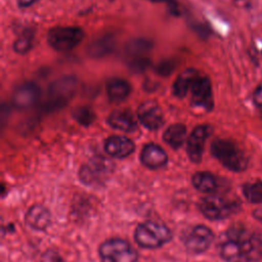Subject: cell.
Wrapping results in <instances>:
<instances>
[{
	"label": "cell",
	"instance_id": "obj_1",
	"mask_svg": "<svg viewBox=\"0 0 262 262\" xmlns=\"http://www.w3.org/2000/svg\"><path fill=\"white\" fill-rule=\"evenodd\" d=\"M217 250L226 262H258L262 260V237L243 226H233L220 235Z\"/></svg>",
	"mask_w": 262,
	"mask_h": 262
},
{
	"label": "cell",
	"instance_id": "obj_2",
	"mask_svg": "<svg viewBox=\"0 0 262 262\" xmlns=\"http://www.w3.org/2000/svg\"><path fill=\"white\" fill-rule=\"evenodd\" d=\"M211 154L226 169L232 172H242L249 165V158L244 150L232 140L217 138L211 144Z\"/></svg>",
	"mask_w": 262,
	"mask_h": 262
},
{
	"label": "cell",
	"instance_id": "obj_3",
	"mask_svg": "<svg viewBox=\"0 0 262 262\" xmlns=\"http://www.w3.org/2000/svg\"><path fill=\"white\" fill-rule=\"evenodd\" d=\"M77 87L78 81L74 76H66L53 81L47 88L42 110L51 113L64 107L74 97Z\"/></svg>",
	"mask_w": 262,
	"mask_h": 262
},
{
	"label": "cell",
	"instance_id": "obj_4",
	"mask_svg": "<svg viewBox=\"0 0 262 262\" xmlns=\"http://www.w3.org/2000/svg\"><path fill=\"white\" fill-rule=\"evenodd\" d=\"M172 238L170 229L159 222L145 221L140 223L134 232V239L141 248L156 249L164 246Z\"/></svg>",
	"mask_w": 262,
	"mask_h": 262
},
{
	"label": "cell",
	"instance_id": "obj_5",
	"mask_svg": "<svg viewBox=\"0 0 262 262\" xmlns=\"http://www.w3.org/2000/svg\"><path fill=\"white\" fill-rule=\"evenodd\" d=\"M199 208L202 214L208 219L222 220L235 214L241 208V203L236 199L209 195L200 201Z\"/></svg>",
	"mask_w": 262,
	"mask_h": 262
},
{
	"label": "cell",
	"instance_id": "obj_6",
	"mask_svg": "<svg viewBox=\"0 0 262 262\" xmlns=\"http://www.w3.org/2000/svg\"><path fill=\"white\" fill-rule=\"evenodd\" d=\"M84 38V32L79 27H55L47 34L50 47L58 52H67L79 45Z\"/></svg>",
	"mask_w": 262,
	"mask_h": 262
},
{
	"label": "cell",
	"instance_id": "obj_7",
	"mask_svg": "<svg viewBox=\"0 0 262 262\" xmlns=\"http://www.w3.org/2000/svg\"><path fill=\"white\" fill-rule=\"evenodd\" d=\"M101 262H136L137 252L124 239L111 238L99 247Z\"/></svg>",
	"mask_w": 262,
	"mask_h": 262
},
{
	"label": "cell",
	"instance_id": "obj_8",
	"mask_svg": "<svg viewBox=\"0 0 262 262\" xmlns=\"http://www.w3.org/2000/svg\"><path fill=\"white\" fill-rule=\"evenodd\" d=\"M113 171L112 163L102 158L94 157L81 167L80 179L87 185H99L104 182Z\"/></svg>",
	"mask_w": 262,
	"mask_h": 262
},
{
	"label": "cell",
	"instance_id": "obj_9",
	"mask_svg": "<svg viewBox=\"0 0 262 262\" xmlns=\"http://www.w3.org/2000/svg\"><path fill=\"white\" fill-rule=\"evenodd\" d=\"M214 241L211 229L205 225L192 227L184 236V246L192 254H201L207 251Z\"/></svg>",
	"mask_w": 262,
	"mask_h": 262
},
{
	"label": "cell",
	"instance_id": "obj_10",
	"mask_svg": "<svg viewBox=\"0 0 262 262\" xmlns=\"http://www.w3.org/2000/svg\"><path fill=\"white\" fill-rule=\"evenodd\" d=\"M213 133V127L209 124L196 126L187 138V156L193 163H200L203 158L204 147L207 139Z\"/></svg>",
	"mask_w": 262,
	"mask_h": 262
},
{
	"label": "cell",
	"instance_id": "obj_11",
	"mask_svg": "<svg viewBox=\"0 0 262 262\" xmlns=\"http://www.w3.org/2000/svg\"><path fill=\"white\" fill-rule=\"evenodd\" d=\"M191 103L196 106L204 108L208 112L214 107V98L211 80L207 76L199 75L194 80L191 88Z\"/></svg>",
	"mask_w": 262,
	"mask_h": 262
},
{
	"label": "cell",
	"instance_id": "obj_12",
	"mask_svg": "<svg viewBox=\"0 0 262 262\" xmlns=\"http://www.w3.org/2000/svg\"><path fill=\"white\" fill-rule=\"evenodd\" d=\"M41 91L34 82H24L16 86L12 93V103L18 110H26L35 105L40 98Z\"/></svg>",
	"mask_w": 262,
	"mask_h": 262
},
{
	"label": "cell",
	"instance_id": "obj_13",
	"mask_svg": "<svg viewBox=\"0 0 262 262\" xmlns=\"http://www.w3.org/2000/svg\"><path fill=\"white\" fill-rule=\"evenodd\" d=\"M138 120L148 130H157L164 124V116L160 105L154 100L142 102L137 110Z\"/></svg>",
	"mask_w": 262,
	"mask_h": 262
},
{
	"label": "cell",
	"instance_id": "obj_14",
	"mask_svg": "<svg viewBox=\"0 0 262 262\" xmlns=\"http://www.w3.org/2000/svg\"><path fill=\"white\" fill-rule=\"evenodd\" d=\"M104 149L111 157L123 159L130 156L134 151L135 145L133 141L126 136L113 135L105 140Z\"/></svg>",
	"mask_w": 262,
	"mask_h": 262
},
{
	"label": "cell",
	"instance_id": "obj_15",
	"mask_svg": "<svg viewBox=\"0 0 262 262\" xmlns=\"http://www.w3.org/2000/svg\"><path fill=\"white\" fill-rule=\"evenodd\" d=\"M141 163L149 169H159L166 165L168 156L166 151L156 143L144 145L140 154Z\"/></svg>",
	"mask_w": 262,
	"mask_h": 262
},
{
	"label": "cell",
	"instance_id": "obj_16",
	"mask_svg": "<svg viewBox=\"0 0 262 262\" xmlns=\"http://www.w3.org/2000/svg\"><path fill=\"white\" fill-rule=\"evenodd\" d=\"M116 48V38L112 34H104L94 39L87 47V53L93 58H101L111 54Z\"/></svg>",
	"mask_w": 262,
	"mask_h": 262
},
{
	"label": "cell",
	"instance_id": "obj_17",
	"mask_svg": "<svg viewBox=\"0 0 262 262\" xmlns=\"http://www.w3.org/2000/svg\"><path fill=\"white\" fill-rule=\"evenodd\" d=\"M26 223L33 229L43 230L50 223V213L42 205L32 206L25 216Z\"/></svg>",
	"mask_w": 262,
	"mask_h": 262
},
{
	"label": "cell",
	"instance_id": "obj_18",
	"mask_svg": "<svg viewBox=\"0 0 262 262\" xmlns=\"http://www.w3.org/2000/svg\"><path fill=\"white\" fill-rule=\"evenodd\" d=\"M107 123L112 128L124 132H133L137 127L133 115L127 110L114 111L108 116Z\"/></svg>",
	"mask_w": 262,
	"mask_h": 262
},
{
	"label": "cell",
	"instance_id": "obj_19",
	"mask_svg": "<svg viewBox=\"0 0 262 262\" xmlns=\"http://www.w3.org/2000/svg\"><path fill=\"white\" fill-rule=\"evenodd\" d=\"M193 186L205 193H213L221 187V180L210 172H196L192 176Z\"/></svg>",
	"mask_w": 262,
	"mask_h": 262
},
{
	"label": "cell",
	"instance_id": "obj_20",
	"mask_svg": "<svg viewBox=\"0 0 262 262\" xmlns=\"http://www.w3.org/2000/svg\"><path fill=\"white\" fill-rule=\"evenodd\" d=\"M199 75H200L199 72L194 69H187L183 71L180 75H178V77L173 83V86H172L173 94L179 98L185 97L188 90H190L194 80L198 78Z\"/></svg>",
	"mask_w": 262,
	"mask_h": 262
},
{
	"label": "cell",
	"instance_id": "obj_21",
	"mask_svg": "<svg viewBox=\"0 0 262 262\" xmlns=\"http://www.w3.org/2000/svg\"><path fill=\"white\" fill-rule=\"evenodd\" d=\"M131 92V85L124 79L113 78L107 81L106 93L111 101L120 102L125 100Z\"/></svg>",
	"mask_w": 262,
	"mask_h": 262
},
{
	"label": "cell",
	"instance_id": "obj_22",
	"mask_svg": "<svg viewBox=\"0 0 262 262\" xmlns=\"http://www.w3.org/2000/svg\"><path fill=\"white\" fill-rule=\"evenodd\" d=\"M154 47V42L147 38H134L126 43L125 53L129 59L144 57Z\"/></svg>",
	"mask_w": 262,
	"mask_h": 262
},
{
	"label": "cell",
	"instance_id": "obj_23",
	"mask_svg": "<svg viewBox=\"0 0 262 262\" xmlns=\"http://www.w3.org/2000/svg\"><path fill=\"white\" fill-rule=\"evenodd\" d=\"M163 139L173 148L180 147L186 139V127L179 123L169 126L164 132Z\"/></svg>",
	"mask_w": 262,
	"mask_h": 262
},
{
	"label": "cell",
	"instance_id": "obj_24",
	"mask_svg": "<svg viewBox=\"0 0 262 262\" xmlns=\"http://www.w3.org/2000/svg\"><path fill=\"white\" fill-rule=\"evenodd\" d=\"M243 192L249 202L262 203V181L258 180L244 184Z\"/></svg>",
	"mask_w": 262,
	"mask_h": 262
},
{
	"label": "cell",
	"instance_id": "obj_25",
	"mask_svg": "<svg viewBox=\"0 0 262 262\" xmlns=\"http://www.w3.org/2000/svg\"><path fill=\"white\" fill-rule=\"evenodd\" d=\"M73 118L82 126L88 127L95 120V114L90 106H78L73 112Z\"/></svg>",
	"mask_w": 262,
	"mask_h": 262
},
{
	"label": "cell",
	"instance_id": "obj_26",
	"mask_svg": "<svg viewBox=\"0 0 262 262\" xmlns=\"http://www.w3.org/2000/svg\"><path fill=\"white\" fill-rule=\"evenodd\" d=\"M33 33L31 31H25L13 43V50L18 54H26L32 48Z\"/></svg>",
	"mask_w": 262,
	"mask_h": 262
},
{
	"label": "cell",
	"instance_id": "obj_27",
	"mask_svg": "<svg viewBox=\"0 0 262 262\" xmlns=\"http://www.w3.org/2000/svg\"><path fill=\"white\" fill-rule=\"evenodd\" d=\"M150 66V59L146 56L139 57V58H133L128 60V67L130 71L134 73H142L145 70H147Z\"/></svg>",
	"mask_w": 262,
	"mask_h": 262
},
{
	"label": "cell",
	"instance_id": "obj_28",
	"mask_svg": "<svg viewBox=\"0 0 262 262\" xmlns=\"http://www.w3.org/2000/svg\"><path fill=\"white\" fill-rule=\"evenodd\" d=\"M175 67H176V62H175L174 60H172V59H166V60L161 61V62L158 64L156 71H157V73H158L160 76L167 77V76H169V75L174 71Z\"/></svg>",
	"mask_w": 262,
	"mask_h": 262
},
{
	"label": "cell",
	"instance_id": "obj_29",
	"mask_svg": "<svg viewBox=\"0 0 262 262\" xmlns=\"http://www.w3.org/2000/svg\"><path fill=\"white\" fill-rule=\"evenodd\" d=\"M40 262H64V261L56 252L49 250L42 255Z\"/></svg>",
	"mask_w": 262,
	"mask_h": 262
},
{
	"label": "cell",
	"instance_id": "obj_30",
	"mask_svg": "<svg viewBox=\"0 0 262 262\" xmlns=\"http://www.w3.org/2000/svg\"><path fill=\"white\" fill-rule=\"evenodd\" d=\"M252 100L258 108L262 110V85H258L252 93Z\"/></svg>",
	"mask_w": 262,
	"mask_h": 262
},
{
	"label": "cell",
	"instance_id": "obj_31",
	"mask_svg": "<svg viewBox=\"0 0 262 262\" xmlns=\"http://www.w3.org/2000/svg\"><path fill=\"white\" fill-rule=\"evenodd\" d=\"M149 1H152V2H164V3H167L170 8H171V11L173 13L177 12V3L175 2V0H149Z\"/></svg>",
	"mask_w": 262,
	"mask_h": 262
},
{
	"label": "cell",
	"instance_id": "obj_32",
	"mask_svg": "<svg viewBox=\"0 0 262 262\" xmlns=\"http://www.w3.org/2000/svg\"><path fill=\"white\" fill-rule=\"evenodd\" d=\"M36 1L37 0H17V5L21 8H26L33 5Z\"/></svg>",
	"mask_w": 262,
	"mask_h": 262
},
{
	"label": "cell",
	"instance_id": "obj_33",
	"mask_svg": "<svg viewBox=\"0 0 262 262\" xmlns=\"http://www.w3.org/2000/svg\"><path fill=\"white\" fill-rule=\"evenodd\" d=\"M256 216H257V218L262 220V209L259 210V211H256Z\"/></svg>",
	"mask_w": 262,
	"mask_h": 262
},
{
	"label": "cell",
	"instance_id": "obj_34",
	"mask_svg": "<svg viewBox=\"0 0 262 262\" xmlns=\"http://www.w3.org/2000/svg\"><path fill=\"white\" fill-rule=\"evenodd\" d=\"M261 55H262V51H261Z\"/></svg>",
	"mask_w": 262,
	"mask_h": 262
}]
</instances>
